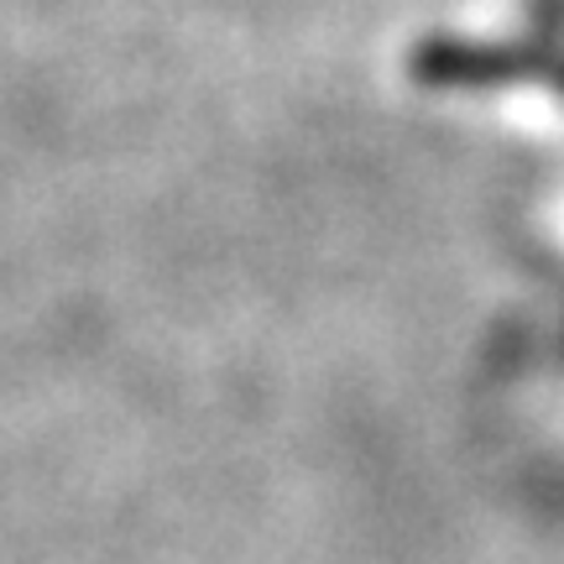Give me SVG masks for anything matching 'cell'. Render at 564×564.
Returning a JSON list of instances; mask_svg holds the SVG:
<instances>
[{"mask_svg": "<svg viewBox=\"0 0 564 564\" xmlns=\"http://www.w3.org/2000/svg\"><path fill=\"white\" fill-rule=\"evenodd\" d=\"M544 42H465V37H429L413 47V79L429 89H497L528 74H544Z\"/></svg>", "mask_w": 564, "mask_h": 564, "instance_id": "cell-1", "label": "cell"}]
</instances>
